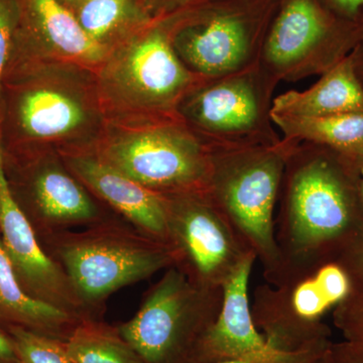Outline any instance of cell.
<instances>
[{
    "instance_id": "cell-13",
    "label": "cell",
    "mask_w": 363,
    "mask_h": 363,
    "mask_svg": "<svg viewBox=\"0 0 363 363\" xmlns=\"http://www.w3.org/2000/svg\"><path fill=\"white\" fill-rule=\"evenodd\" d=\"M173 47L184 65L213 78L240 73L252 48L247 23L233 14L187 26L176 35Z\"/></svg>"
},
{
    "instance_id": "cell-25",
    "label": "cell",
    "mask_w": 363,
    "mask_h": 363,
    "mask_svg": "<svg viewBox=\"0 0 363 363\" xmlns=\"http://www.w3.org/2000/svg\"><path fill=\"white\" fill-rule=\"evenodd\" d=\"M348 274L352 290L363 289V228L346 245L335 259ZM351 290V291H352Z\"/></svg>"
},
{
    "instance_id": "cell-11",
    "label": "cell",
    "mask_w": 363,
    "mask_h": 363,
    "mask_svg": "<svg viewBox=\"0 0 363 363\" xmlns=\"http://www.w3.org/2000/svg\"><path fill=\"white\" fill-rule=\"evenodd\" d=\"M184 113L198 128L220 136L218 147H247L241 136L259 128L264 104L255 77L240 72L197 91L186 101Z\"/></svg>"
},
{
    "instance_id": "cell-9",
    "label": "cell",
    "mask_w": 363,
    "mask_h": 363,
    "mask_svg": "<svg viewBox=\"0 0 363 363\" xmlns=\"http://www.w3.org/2000/svg\"><path fill=\"white\" fill-rule=\"evenodd\" d=\"M191 79L173 44L160 30L130 43L108 72L109 84L118 97L142 108L173 104L185 92Z\"/></svg>"
},
{
    "instance_id": "cell-18",
    "label": "cell",
    "mask_w": 363,
    "mask_h": 363,
    "mask_svg": "<svg viewBox=\"0 0 363 363\" xmlns=\"http://www.w3.org/2000/svg\"><path fill=\"white\" fill-rule=\"evenodd\" d=\"M33 195L40 216L54 226L88 223L99 214L81 184L55 162L35 173Z\"/></svg>"
},
{
    "instance_id": "cell-12",
    "label": "cell",
    "mask_w": 363,
    "mask_h": 363,
    "mask_svg": "<svg viewBox=\"0 0 363 363\" xmlns=\"http://www.w3.org/2000/svg\"><path fill=\"white\" fill-rule=\"evenodd\" d=\"M69 164L82 183L135 224L140 233L169 243L166 196L145 187L98 157H72Z\"/></svg>"
},
{
    "instance_id": "cell-32",
    "label": "cell",
    "mask_w": 363,
    "mask_h": 363,
    "mask_svg": "<svg viewBox=\"0 0 363 363\" xmlns=\"http://www.w3.org/2000/svg\"><path fill=\"white\" fill-rule=\"evenodd\" d=\"M327 352V351H326ZM326 352L324 353L323 355H322L321 357L318 358V359L315 360L313 363H328V360H327L326 357Z\"/></svg>"
},
{
    "instance_id": "cell-29",
    "label": "cell",
    "mask_w": 363,
    "mask_h": 363,
    "mask_svg": "<svg viewBox=\"0 0 363 363\" xmlns=\"http://www.w3.org/2000/svg\"><path fill=\"white\" fill-rule=\"evenodd\" d=\"M344 13L354 14L363 7V0H332Z\"/></svg>"
},
{
    "instance_id": "cell-16",
    "label": "cell",
    "mask_w": 363,
    "mask_h": 363,
    "mask_svg": "<svg viewBox=\"0 0 363 363\" xmlns=\"http://www.w3.org/2000/svg\"><path fill=\"white\" fill-rule=\"evenodd\" d=\"M326 33V21L315 0H290L267 38V64L281 73L291 71L315 51Z\"/></svg>"
},
{
    "instance_id": "cell-10",
    "label": "cell",
    "mask_w": 363,
    "mask_h": 363,
    "mask_svg": "<svg viewBox=\"0 0 363 363\" xmlns=\"http://www.w3.org/2000/svg\"><path fill=\"white\" fill-rule=\"evenodd\" d=\"M0 233L16 276L33 297L71 312L77 296L64 269L40 247L32 224L9 187L0 157Z\"/></svg>"
},
{
    "instance_id": "cell-24",
    "label": "cell",
    "mask_w": 363,
    "mask_h": 363,
    "mask_svg": "<svg viewBox=\"0 0 363 363\" xmlns=\"http://www.w3.org/2000/svg\"><path fill=\"white\" fill-rule=\"evenodd\" d=\"M332 318L344 340L363 346V289L351 291L334 308Z\"/></svg>"
},
{
    "instance_id": "cell-26",
    "label": "cell",
    "mask_w": 363,
    "mask_h": 363,
    "mask_svg": "<svg viewBox=\"0 0 363 363\" xmlns=\"http://www.w3.org/2000/svg\"><path fill=\"white\" fill-rule=\"evenodd\" d=\"M18 13L20 9L16 0H0V83L11 50Z\"/></svg>"
},
{
    "instance_id": "cell-28",
    "label": "cell",
    "mask_w": 363,
    "mask_h": 363,
    "mask_svg": "<svg viewBox=\"0 0 363 363\" xmlns=\"http://www.w3.org/2000/svg\"><path fill=\"white\" fill-rule=\"evenodd\" d=\"M0 363H18L13 340L0 329Z\"/></svg>"
},
{
    "instance_id": "cell-7",
    "label": "cell",
    "mask_w": 363,
    "mask_h": 363,
    "mask_svg": "<svg viewBox=\"0 0 363 363\" xmlns=\"http://www.w3.org/2000/svg\"><path fill=\"white\" fill-rule=\"evenodd\" d=\"M164 196L169 245L176 252V267L197 285L223 288L241 264L255 255L206 190Z\"/></svg>"
},
{
    "instance_id": "cell-21",
    "label": "cell",
    "mask_w": 363,
    "mask_h": 363,
    "mask_svg": "<svg viewBox=\"0 0 363 363\" xmlns=\"http://www.w3.org/2000/svg\"><path fill=\"white\" fill-rule=\"evenodd\" d=\"M65 345L73 363H145L118 330L94 322L79 324Z\"/></svg>"
},
{
    "instance_id": "cell-33",
    "label": "cell",
    "mask_w": 363,
    "mask_h": 363,
    "mask_svg": "<svg viewBox=\"0 0 363 363\" xmlns=\"http://www.w3.org/2000/svg\"><path fill=\"white\" fill-rule=\"evenodd\" d=\"M67 2H72V4H74V2H77V4H80L82 0H65Z\"/></svg>"
},
{
    "instance_id": "cell-5",
    "label": "cell",
    "mask_w": 363,
    "mask_h": 363,
    "mask_svg": "<svg viewBox=\"0 0 363 363\" xmlns=\"http://www.w3.org/2000/svg\"><path fill=\"white\" fill-rule=\"evenodd\" d=\"M57 252L79 302L86 304L101 302L119 289L177 264L169 243L114 228L68 236Z\"/></svg>"
},
{
    "instance_id": "cell-8",
    "label": "cell",
    "mask_w": 363,
    "mask_h": 363,
    "mask_svg": "<svg viewBox=\"0 0 363 363\" xmlns=\"http://www.w3.org/2000/svg\"><path fill=\"white\" fill-rule=\"evenodd\" d=\"M257 257H248L223 286L220 313L196 348L190 363L255 359L267 363H313L329 346L283 352L267 342L253 321L248 286Z\"/></svg>"
},
{
    "instance_id": "cell-3",
    "label": "cell",
    "mask_w": 363,
    "mask_h": 363,
    "mask_svg": "<svg viewBox=\"0 0 363 363\" xmlns=\"http://www.w3.org/2000/svg\"><path fill=\"white\" fill-rule=\"evenodd\" d=\"M352 285L337 262L290 272L274 285L253 292V321L267 342L283 352L325 347L332 343L325 315L350 295Z\"/></svg>"
},
{
    "instance_id": "cell-6",
    "label": "cell",
    "mask_w": 363,
    "mask_h": 363,
    "mask_svg": "<svg viewBox=\"0 0 363 363\" xmlns=\"http://www.w3.org/2000/svg\"><path fill=\"white\" fill-rule=\"evenodd\" d=\"M98 159L162 195L206 190L211 169L210 150L173 125L124 131Z\"/></svg>"
},
{
    "instance_id": "cell-20",
    "label": "cell",
    "mask_w": 363,
    "mask_h": 363,
    "mask_svg": "<svg viewBox=\"0 0 363 363\" xmlns=\"http://www.w3.org/2000/svg\"><path fill=\"white\" fill-rule=\"evenodd\" d=\"M0 314L30 330L58 335L71 323V312L33 297L21 285L0 238ZM56 338V337H55Z\"/></svg>"
},
{
    "instance_id": "cell-17",
    "label": "cell",
    "mask_w": 363,
    "mask_h": 363,
    "mask_svg": "<svg viewBox=\"0 0 363 363\" xmlns=\"http://www.w3.org/2000/svg\"><path fill=\"white\" fill-rule=\"evenodd\" d=\"M289 143L307 142L335 152L351 164L363 167V112L324 117L271 114Z\"/></svg>"
},
{
    "instance_id": "cell-2",
    "label": "cell",
    "mask_w": 363,
    "mask_h": 363,
    "mask_svg": "<svg viewBox=\"0 0 363 363\" xmlns=\"http://www.w3.org/2000/svg\"><path fill=\"white\" fill-rule=\"evenodd\" d=\"M292 147L288 143L210 150L208 195L259 260L267 284L281 272L274 208Z\"/></svg>"
},
{
    "instance_id": "cell-23",
    "label": "cell",
    "mask_w": 363,
    "mask_h": 363,
    "mask_svg": "<svg viewBox=\"0 0 363 363\" xmlns=\"http://www.w3.org/2000/svg\"><path fill=\"white\" fill-rule=\"evenodd\" d=\"M9 334L18 363H73L63 341L18 325L9 327Z\"/></svg>"
},
{
    "instance_id": "cell-30",
    "label": "cell",
    "mask_w": 363,
    "mask_h": 363,
    "mask_svg": "<svg viewBox=\"0 0 363 363\" xmlns=\"http://www.w3.org/2000/svg\"><path fill=\"white\" fill-rule=\"evenodd\" d=\"M219 363H267L264 362H260V360H255V359H233V360H226V362H222Z\"/></svg>"
},
{
    "instance_id": "cell-27",
    "label": "cell",
    "mask_w": 363,
    "mask_h": 363,
    "mask_svg": "<svg viewBox=\"0 0 363 363\" xmlns=\"http://www.w3.org/2000/svg\"><path fill=\"white\" fill-rule=\"evenodd\" d=\"M326 357L328 363H363V346L346 340L332 341Z\"/></svg>"
},
{
    "instance_id": "cell-15",
    "label": "cell",
    "mask_w": 363,
    "mask_h": 363,
    "mask_svg": "<svg viewBox=\"0 0 363 363\" xmlns=\"http://www.w3.org/2000/svg\"><path fill=\"white\" fill-rule=\"evenodd\" d=\"M363 112V88L352 59L336 64L316 84L305 91H289L274 100L269 113L295 117H324Z\"/></svg>"
},
{
    "instance_id": "cell-4",
    "label": "cell",
    "mask_w": 363,
    "mask_h": 363,
    "mask_svg": "<svg viewBox=\"0 0 363 363\" xmlns=\"http://www.w3.org/2000/svg\"><path fill=\"white\" fill-rule=\"evenodd\" d=\"M222 300L223 289L197 285L172 267L118 331L145 363H190Z\"/></svg>"
},
{
    "instance_id": "cell-1",
    "label": "cell",
    "mask_w": 363,
    "mask_h": 363,
    "mask_svg": "<svg viewBox=\"0 0 363 363\" xmlns=\"http://www.w3.org/2000/svg\"><path fill=\"white\" fill-rule=\"evenodd\" d=\"M359 182L360 169L333 150L292 147L274 219L281 272L271 285L290 272L337 259L363 228Z\"/></svg>"
},
{
    "instance_id": "cell-31",
    "label": "cell",
    "mask_w": 363,
    "mask_h": 363,
    "mask_svg": "<svg viewBox=\"0 0 363 363\" xmlns=\"http://www.w3.org/2000/svg\"><path fill=\"white\" fill-rule=\"evenodd\" d=\"M359 191H360V198H362V205H363V167L362 169H360Z\"/></svg>"
},
{
    "instance_id": "cell-14",
    "label": "cell",
    "mask_w": 363,
    "mask_h": 363,
    "mask_svg": "<svg viewBox=\"0 0 363 363\" xmlns=\"http://www.w3.org/2000/svg\"><path fill=\"white\" fill-rule=\"evenodd\" d=\"M91 117L81 94L56 83L30 86L16 102L18 125L33 140H68L87 128Z\"/></svg>"
},
{
    "instance_id": "cell-34",
    "label": "cell",
    "mask_w": 363,
    "mask_h": 363,
    "mask_svg": "<svg viewBox=\"0 0 363 363\" xmlns=\"http://www.w3.org/2000/svg\"><path fill=\"white\" fill-rule=\"evenodd\" d=\"M0 157H1V154H0Z\"/></svg>"
},
{
    "instance_id": "cell-19",
    "label": "cell",
    "mask_w": 363,
    "mask_h": 363,
    "mask_svg": "<svg viewBox=\"0 0 363 363\" xmlns=\"http://www.w3.org/2000/svg\"><path fill=\"white\" fill-rule=\"evenodd\" d=\"M28 20L45 44L62 56L94 64L101 62L106 48L88 37L75 14L60 0H21Z\"/></svg>"
},
{
    "instance_id": "cell-22",
    "label": "cell",
    "mask_w": 363,
    "mask_h": 363,
    "mask_svg": "<svg viewBox=\"0 0 363 363\" xmlns=\"http://www.w3.org/2000/svg\"><path fill=\"white\" fill-rule=\"evenodd\" d=\"M75 16L88 37L105 48L138 18L133 0H82Z\"/></svg>"
}]
</instances>
